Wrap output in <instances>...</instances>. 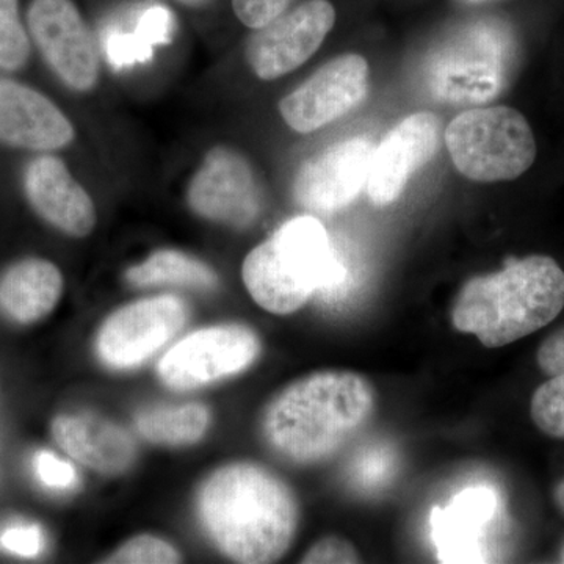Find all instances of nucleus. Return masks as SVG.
Instances as JSON below:
<instances>
[{"label": "nucleus", "instance_id": "f257e3e1", "mask_svg": "<svg viewBox=\"0 0 564 564\" xmlns=\"http://www.w3.org/2000/svg\"><path fill=\"white\" fill-rule=\"evenodd\" d=\"M198 514L221 554L247 564L282 558L300 522L291 486L252 463L228 464L212 474L199 489Z\"/></svg>", "mask_w": 564, "mask_h": 564}, {"label": "nucleus", "instance_id": "f03ea898", "mask_svg": "<svg viewBox=\"0 0 564 564\" xmlns=\"http://www.w3.org/2000/svg\"><path fill=\"white\" fill-rule=\"evenodd\" d=\"M377 392L362 375L323 370L285 386L262 414V434L274 454L295 464L333 458L369 425Z\"/></svg>", "mask_w": 564, "mask_h": 564}, {"label": "nucleus", "instance_id": "7ed1b4c3", "mask_svg": "<svg viewBox=\"0 0 564 564\" xmlns=\"http://www.w3.org/2000/svg\"><path fill=\"white\" fill-rule=\"evenodd\" d=\"M563 307L562 267L549 256L534 254L467 281L456 295L452 323L486 348H499L543 329Z\"/></svg>", "mask_w": 564, "mask_h": 564}, {"label": "nucleus", "instance_id": "20e7f679", "mask_svg": "<svg viewBox=\"0 0 564 564\" xmlns=\"http://www.w3.org/2000/svg\"><path fill=\"white\" fill-rule=\"evenodd\" d=\"M328 234L313 217H296L247 256L242 276L256 303L269 313L288 315L314 293L332 291L344 280Z\"/></svg>", "mask_w": 564, "mask_h": 564}, {"label": "nucleus", "instance_id": "39448f33", "mask_svg": "<svg viewBox=\"0 0 564 564\" xmlns=\"http://www.w3.org/2000/svg\"><path fill=\"white\" fill-rule=\"evenodd\" d=\"M444 141L455 169L481 184L518 180L538 154L524 115L505 106L463 111L448 122Z\"/></svg>", "mask_w": 564, "mask_h": 564}, {"label": "nucleus", "instance_id": "423d86ee", "mask_svg": "<svg viewBox=\"0 0 564 564\" xmlns=\"http://www.w3.org/2000/svg\"><path fill=\"white\" fill-rule=\"evenodd\" d=\"M514 62V40L505 29L480 28L463 33L430 58V91L454 106L491 101L507 88Z\"/></svg>", "mask_w": 564, "mask_h": 564}, {"label": "nucleus", "instance_id": "0eeeda50", "mask_svg": "<svg viewBox=\"0 0 564 564\" xmlns=\"http://www.w3.org/2000/svg\"><path fill=\"white\" fill-rule=\"evenodd\" d=\"M259 355L261 339L248 326H214L170 348L159 362V375L169 388L188 391L243 372Z\"/></svg>", "mask_w": 564, "mask_h": 564}, {"label": "nucleus", "instance_id": "6e6552de", "mask_svg": "<svg viewBox=\"0 0 564 564\" xmlns=\"http://www.w3.org/2000/svg\"><path fill=\"white\" fill-rule=\"evenodd\" d=\"M334 24L336 9L329 0H306L254 31L245 57L259 79H280L321 50Z\"/></svg>", "mask_w": 564, "mask_h": 564}, {"label": "nucleus", "instance_id": "1a4fd4ad", "mask_svg": "<svg viewBox=\"0 0 564 564\" xmlns=\"http://www.w3.org/2000/svg\"><path fill=\"white\" fill-rule=\"evenodd\" d=\"M29 31L44 61L70 90L90 91L99 79V58L73 0H32Z\"/></svg>", "mask_w": 564, "mask_h": 564}, {"label": "nucleus", "instance_id": "9d476101", "mask_svg": "<svg viewBox=\"0 0 564 564\" xmlns=\"http://www.w3.org/2000/svg\"><path fill=\"white\" fill-rule=\"evenodd\" d=\"M369 91V63L345 54L315 70L304 84L281 99L280 113L292 131L311 133L350 113Z\"/></svg>", "mask_w": 564, "mask_h": 564}, {"label": "nucleus", "instance_id": "9b49d317", "mask_svg": "<svg viewBox=\"0 0 564 564\" xmlns=\"http://www.w3.org/2000/svg\"><path fill=\"white\" fill-rule=\"evenodd\" d=\"M191 209L206 220L243 229L262 212V192L250 162L220 147L206 155L188 184Z\"/></svg>", "mask_w": 564, "mask_h": 564}, {"label": "nucleus", "instance_id": "f8f14e48", "mask_svg": "<svg viewBox=\"0 0 564 564\" xmlns=\"http://www.w3.org/2000/svg\"><path fill=\"white\" fill-rule=\"evenodd\" d=\"M188 317L185 303L165 295L121 307L104 323L98 352L113 369H131L170 343Z\"/></svg>", "mask_w": 564, "mask_h": 564}, {"label": "nucleus", "instance_id": "ddd939ff", "mask_svg": "<svg viewBox=\"0 0 564 564\" xmlns=\"http://www.w3.org/2000/svg\"><path fill=\"white\" fill-rule=\"evenodd\" d=\"M375 147L364 135L337 141L321 154L303 163L293 196L307 210L336 212L355 202L366 187L372 166Z\"/></svg>", "mask_w": 564, "mask_h": 564}, {"label": "nucleus", "instance_id": "4468645a", "mask_svg": "<svg viewBox=\"0 0 564 564\" xmlns=\"http://www.w3.org/2000/svg\"><path fill=\"white\" fill-rule=\"evenodd\" d=\"M443 121L433 111H417L400 121L375 148L367 193L378 207L400 198L408 182L430 163L441 144Z\"/></svg>", "mask_w": 564, "mask_h": 564}, {"label": "nucleus", "instance_id": "2eb2a0df", "mask_svg": "<svg viewBox=\"0 0 564 564\" xmlns=\"http://www.w3.org/2000/svg\"><path fill=\"white\" fill-rule=\"evenodd\" d=\"M76 137L73 124L41 93L0 79V143L32 151H55Z\"/></svg>", "mask_w": 564, "mask_h": 564}, {"label": "nucleus", "instance_id": "dca6fc26", "mask_svg": "<svg viewBox=\"0 0 564 564\" xmlns=\"http://www.w3.org/2000/svg\"><path fill=\"white\" fill-rule=\"evenodd\" d=\"M24 184L33 209L62 232L87 237L95 229V204L61 159H35L25 172Z\"/></svg>", "mask_w": 564, "mask_h": 564}, {"label": "nucleus", "instance_id": "f3484780", "mask_svg": "<svg viewBox=\"0 0 564 564\" xmlns=\"http://www.w3.org/2000/svg\"><path fill=\"white\" fill-rule=\"evenodd\" d=\"M52 436L66 454L99 474H122L135 462L131 434L99 415H61L52 423Z\"/></svg>", "mask_w": 564, "mask_h": 564}, {"label": "nucleus", "instance_id": "a211bd4d", "mask_svg": "<svg viewBox=\"0 0 564 564\" xmlns=\"http://www.w3.org/2000/svg\"><path fill=\"white\" fill-rule=\"evenodd\" d=\"M496 507L492 489L475 486L459 492L447 508H436L432 524L441 562H481L477 544Z\"/></svg>", "mask_w": 564, "mask_h": 564}, {"label": "nucleus", "instance_id": "6ab92c4d", "mask_svg": "<svg viewBox=\"0 0 564 564\" xmlns=\"http://www.w3.org/2000/svg\"><path fill=\"white\" fill-rule=\"evenodd\" d=\"M63 278L54 263L28 259L11 267L0 281V307L20 323L40 321L61 300Z\"/></svg>", "mask_w": 564, "mask_h": 564}, {"label": "nucleus", "instance_id": "aec40b11", "mask_svg": "<svg viewBox=\"0 0 564 564\" xmlns=\"http://www.w3.org/2000/svg\"><path fill=\"white\" fill-rule=\"evenodd\" d=\"M137 288L151 285H184V288L212 289L218 278L206 263L196 261L184 252L158 251L126 274Z\"/></svg>", "mask_w": 564, "mask_h": 564}, {"label": "nucleus", "instance_id": "412c9836", "mask_svg": "<svg viewBox=\"0 0 564 564\" xmlns=\"http://www.w3.org/2000/svg\"><path fill=\"white\" fill-rule=\"evenodd\" d=\"M210 414L203 404L154 408L137 415L141 436L155 444L185 445L202 440L209 426Z\"/></svg>", "mask_w": 564, "mask_h": 564}, {"label": "nucleus", "instance_id": "4be33fe9", "mask_svg": "<svg viewBox=\"0 0 564 564\" xmlns=\"http://www.w3.org/2000/svg\"><path fill=\"white\" fill-rule=\"evenodd\" d=\"M395 451L392 445L373 443L361 448L348 466V477L356 489L375 492L391 481L397 470Z\"/></svg>", "mask_w": 564, "mask_h": 564}, {"label": "nucleus", "instance_id": "5701e85b", "mask_svg": "<svg viewBox=\"0 0 564 564\" xmlns=\"http://www.w3.org/2000/svg\"><path fill=\"white\" fill-rule=\"evenodd\" d=\"M31 55V43L20 20L18 0H0V68H22Z\"/></svg>", "mask_w": 564, "mask_h": 564}, {"label": "nucleus", "instance_id": "b1692460", "mask_svg": "<svg viewBox=\"0 0 564 564\" xmlns=\"http://www.w3.org/2000/svg\"><path fill=\"white\" fill-rule=\"evenodd\" d=\"M530 414L547 436L564 440V373L551 377L533 393Z\"/></svg>", "mask_w": 564, "mask_h": 564}, {"label": "nucleus", "instance_id": "393cba45", "mask_svg": "<svg viewBox=\"0 0 564 564\" xmlns=\"http://www.w3.org/2000/svg\"><path fill=\"white\" fill-rule=\"evenodd\" d=\"M181 555L172 544L161 540V538L151 536V534H140L132 538L131 541L121 545L117 552H113L106 560V563L121 564H170L180 563Z\"/></svg>", "mask_w": 564, "mask_h": 564}, {"label": "nucleus", "instance_id": "a878e982", "mask_svg": "<svg viewBox=\"0 0 564 564\" xmlns=\"http://www.w3.org/2000/svg\"><path fill=\"white\" fill-rule=\"evenodd\" d=\"M295 0H232L237 20L252 31L280 18Z\"/></svg>", "mask_w": 564, "mask_h": 564}, {"label": "nucleus", "instance_id": "bb28decb", "mask_svg": "<svg viewBox=\"0 0 564 564\" xmlns=\"http://www.w3.org/2000/svg\"><path fill=\"white\" fill-rule=\"evenodd\" d=\"M0 547L14 555L36 556L43 551L44 534L39 525H9L0 532Z\"/></svg>", "mask_w": 564, "mask_h": 564}, {"label": "nucleus", "instance_id": "cd10ccee", "mask_svg": "<svg viewBox=\"0 0 564 564\" xmlns=\"http://www.w3.org/2000/svg\"><path fill=\"white\" fill-rule=\"evenodd\" d=\"M35 473L40 481L52 489H69L77 484V474L74 467L62 462L51 452H40L35 456Z\"/></svg>", "mask_w": 564, "mask_h": 564}, {"label": "nucleus", "instance_id": "c85d7f7f", "mask_svg": "<svg viewBox=\"0 0 564 564\" xmlns=\"http://www.w3.org/2000/svg\"><path fill=\"white\" fill-rule=\"evenodd\" d=\"M303 563H361V556L356 552L355 545L344 538L328 536L317 541L304 554Z\"/></svg>", "mask_w": 564, "mask_h": 564}, {"label": "nucleus", "instance_id": "c756f323", "mask_svg": "<svg viewBox=\"0 0 564 564\" xmlns=\"http://www.w3.org/2000/svg\"><path fill=\"white\" fill-rule=\"evenodd\" d=\"M536 359L538 366L547 377L564 373V326L541 344Z\"/></svg>", "mask_w": 564, "mask_h": 564}, {"label": "nucleus", "instance_id": "7c9ffc66", "mask_svg": "<svg viewBox=\"0 0 564 564\" xmlns=\"http://www.w3.org/2000/svg\"><path fill=\"white\" fill-rule=\"evenodd\" d=\"M554 500L556 503V507L562 510V513L564 514V480L560 481L558 486H556L554 491Z\"/></svg>", "mask_w": 564, "mask_h": 564}, {"label": "nucleus", "instance_id": "2f4dec72", "mask_svg": "<svg viewBox=\"0 0 564 564\" xmlns=\"http://www.w3.org/2000/svg\"><path fill=\"white\" fill-rule=\"evenodd\" d=\"M181 6L188 7V9H202V7L207 6L210 0H176Z\"/></svg>", "mask_w": 564, "mask_h": 564}, {"label": "nucleus", "instance_id": "473e14b6", "mask_svg": "<svg viewBox=\"0 0 564 564\" xmlns=\"http://www.w3.org/2000/svg\"><path fill=\"white\" fill-rule=\"evenodd\" d=\"M560 562L564 563V544L562 547V552H560Z\"/></svg>", "mask_w": 564, "mask_h": 564}, {"label": "nucleus", "instance_id": "72a5a7b5", "mask_svg": "<svg viewBox=\"0 0 564 564\" xmlns=\"http://www.w3.org/2000/svg\"><path fill=\"white\" fill-rule=\"evenodd\" d=\"M467 2H484V0H467Z\"/></svg>", "mask_w": 564, "mask_h": 564}]
</instances>
